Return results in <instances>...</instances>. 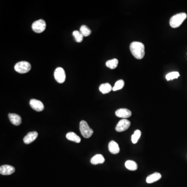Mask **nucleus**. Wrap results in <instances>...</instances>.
Here are the masks:
<instances>
[{
	"instance_id": "obj_1",
	"label": "nucleus",
	"mask_w": 187,
	"mask_h": 187,
	"mask_svg": "<svg viewBox=\"0 0 187 187\" xmlns=\"http://www.w3.org/2000/svg\"><path fill=\"white\" fill-rule=\"evenodd\" d=\"M130 50L132 55L138 59H142L145 56V45L139 42H133L130 45Z\"/></svg>"
},
{
	"instance_id": "obj_2",
	"label": "nucleus",
	"mask_w": 187,
	"mask_h": 187,
	"mask_svg": "<svg viewBox=\"0 0 187 187\" xmlns=\"http://www.w3.org/2000/svg\"><path fill=\"white\" fill-rule=\"evenodd\" d=\"M187 15L185 13H181L175 15L170 19V26L173 28L179 27L187 18Z\"/></svg>"
},
{
	"instance_id": "obj_3",
	"label": "nucleus",
	"mask_w": 187,
	"mask_h": 187,
	"mask_svg": "<svg viewBox=\"0 0 187 187\" xmlns=\"http://www.w3.org/2000/svg\"><path fill=\"white\" fill-rule=\"evenodd\" d=\"M14 69L18 73L24 74L30 71V70L31 69V65L27 61H20L16 63Z\"/></svg>"
},
{
	"instance_id": "obj_4",
	"label": "nucleus",
	"mask_w": 187,
	"mask_h": 187,
	"mask_svg": "<svg viewBox=\"0 0 187 187\" xmlns=\"http://www.w3.org/2000/svg\"><path fill=\"white\" fill-rule=\"evenodd\" d=\"M80 131L82 135L85 138H89L93 135L94 131L85 121H81L80 123Z\"/></svg>"
},
{
	"instance_id": "obj_5",
	"label": "nucleus",
	"mask_w": 187,
	"mask_h": 187,
	"mask_svg": "<svg viewBox=\"0 0 187 187\" xmlns=\"http://www.w3.org/2000/svg\"><path fill=\"white\" fill-rule=\"evenodd\" d=\"M46 24L44 20L39 19L33 22L32 25V29L33 31L37 33H42L45 30Z\"/></svg>"
},
{
	"instance_id": "obj_6",
	"label": "nucleus",
	"mask_w": 187,
	"mask_h": 187,
	"mask_svg": "<svg viewBox=\"0 0 187 187\" xmlns=\"http://www.w3.org/2000/svg\"><path fill=\"white\" fill-rule=\"evenodd\" d=\"M55 80L59 83H63L66 80V73L63 68L58 67L54 71Z\"/></svg>"
},
{
	"instance_id": "obj_7",
	"label": "nucleus",
	"mask_w": 187,
	"mask_h": 187,
	"mask_svg": "<svg viewBox=\"0 0 187 187\" xmlns=\"http://www.w3.org/2000/svg\"><path fill=\"white\" fill-rule=\"evenodd\" d=\"M131 126V122L127 119H122L118 122L116 125L115 130L118 132H122L129 129Z\"/></svg>"
},
{
	"instance_id": "obj_8",
	"label": "nucleus",
	"mask_w": 187,
	"mask_h": 187,
	"mask_svg": "<svg viewBox=\"0 0 187 187\" xmlns=\"http://www.w3.org/2000/svg\"><path fill=\"white\" fill-rule=\"evenodd\" d=\"M30 105L32 108L36 111H42L44 109V105L42 102L37 99H31L30 101Z\"/></svg>"
},
{
	"instance_id": "obj_9",
	"label": "nucleus",
	"mask_w": 187,
	"mask_h": 187,
	"mask_svg": "<svg viewBox=\"0 0 187 187\" xmlns=\"http://www.w3.org/2000/svg\"><path fill=\"white\" fill-rule=\"evenodd\" d=\"M15 171V168L11 165H3L0 167V174L3 175H10Z\"/></svg>"
},
{
	"instance_id": "obj_10",
	"label": "nucleus",
	"mask_w": 187,
	"mask_h": 187,
	"mask_svg": "<svg viewBox=\"0 0 187 187\" xmlns=\"http://www.w3.org/2000/svg\"><path fill=\"white\" fill-rule=\"evenodd\" d=\"M132 112L128 109L122 108L118 109L115 112L116 116L119 118H129L132 115Z\"/></svg>"
},
{
	"instance_id": "obj_11",
	"label": "nucleus",
	"mask_w": 187,
	"mask_h": 187,
	"mask_svg": "<svg viewBox=\"0 0 187 187\" xmlns=\"http://www.w3.org/2000/svg\"><path fill=\"white\" fill-rule=\"evenodd\" d=\"M38 136V133L36 132H31L24 137V142L26 144L28 145L34 142L37 138Z\"/></svg>"
},
{
	"instance_id": "obj_12",
	"label": "nucleus",
	"mask_w": 187,
	"mask_h": 187,
	"mask_svg": "<svg viewBox=\"0 0 187 187\" xmlns=\"http://www.w3.org/2000/svg\"><path fill=\"white\" fill-rule=\"evenodd\" d=\"M8 118L10 119L11 122L16 126H18L21 123V118L19 115L15 113H9L8 114Z\"/></svg>"
},
{
	"instance_id": "obj_13",
	"label": "nucleus",
	"mask_w": 187,
	"mask_h": 187,
	"mask_svg": "<svg viewBox=\"0 0 187 187\" xmlns=\"http://www.w3.org/2000/svg\"><path fill=\"white\" fill-rule=\"evenodd\" d=\"M108 148L109 150L112 154H118L120 151L119 145L113 140H112L109 143Z\"/></svg>"
},
{
	"instance_id": "obj_14",
	"label": "nucleus",
	"mask_w": 187,
	"mask_h": 187,
	"mask_svg": "<svg viewBox=\"0 0 187 187\" xmlns=\"http://www.w3.org/2000/svg\"><path fill=\"white\" fill-rule=\"evenodd\" d=\"M161 177H162V175L160 173H154L147 177L146 181L148 184H152L159 180Z\"/></svg>"
},
{
	"instance_id": "obj_15",
	"label": "nucleus",
	"mask_w": 187,
	"mask_h": 187,
	"mask_svg": "<svg viewBox=\"0 0 187 187\" xmlns=\"http://www.w3.org/2000/svg\"><path fill=\"white\" fill-rule=\"evenodd\" d=\"M105 158L101 154H96L94 156L91 160V163L93 165H96L98 164L104 163L105 162Z\"/></svg>"
},
{
	"instance_id": "obj_16",
	"label": "nucleus",
	"mask_w": 187,
	"mask_h": 187,
	"mask_svg": "<svg viewBox=\"0 0 187 187\" xmlns=\"http://www.w3.org/2000/svg\"><path fill=\"white\" fill-rule=\"evenodd\" d=\"M112 88H113L112 87L111 85H110V84L106 83L101 84L99 86V89L101 93L105 94L110 93V91L112 90Z\"/></svg>"
},
{
	"instance_id": "obj_17",
	"label": "nucleus",
	"mask_w": 187,
	"mask_h": 187,
	"mask_svg": "<svg viewBox=\"0 0 187 187\" xmlns=\"http://www.w3.org/2000/svg\"><path fill=\"white\" fill-rule=\"evenodd\" d=\"M67 139L70 141L75 142L76 143H79L81 142L80 137L73 132H69L66 135Z\"/></svg>"
},
{
	"instance_id": "obj_18",
	"label": "nucleus",
	"mask_w": 187,
	"mask_h": 187,
	"mask_svg": "<svg viewBox=\"0 0 187 187\" xmlns=\"http://www.w3.org/2000/svg\"><path fill=\"white\" fill-rule=\"evenodd\" d=\"M125 166L127 169L133 171L137 170L138 168L137 164L135 162L132 160H128L126 161L125 163Z\"/></svg>"
},
{
	"instance_id": "obj_19",
	"label": "nucleus",
	"mask_w": 187,
	"mask_h": 187,
	"mask_svg": "<svg viewBox=\"0 0 187 187\" xmlns=\"http://www.w3.org/2000/svg\"><path fill=\"white\" fill-rule=\"evenodd\" d=\"M118 60L116 58H114L113 59L108 60L105 63V65L108 68H110L111 69H114L118 66Z\"/></svg>"
},
{
	"instance_id": "obj_20",
	"label": "nucleus",
	"mask_w": 187,
	"mask_h": 187,
	"mask_svg": "<svg viewBox=\"0 0 187 187\" xmlns=\"http://www.w3.org/2000/svg\"><path fill=\"white\" fill-rule=\"evenodd\" d=\"M80 31L83 36H88L91 34V29L85 25H82L81 27Z\"/></svg>"
},
{
	"instance_id": "obj_21",
	"label": "nucleus",
	"mask_w": 187,
	"mask_h": 187,
	"mask_svg": "<svg viewBox=\"0 0 187 187\" xmlns=\"http://www.w3.org/2000/svg\"><path fill=\"white\" fill-rule=\"evenodd\" d=\"M73 35L74 37V39L76 40V42L77 43L82 42L83 40V37L82 33H81L80 31L76 30L73 32Z\"/></svg>"
},
{
	"instance_id": "obj_22",
	"label": "nucleus",
	"mask_w": 187,
	"mask_h": 187,
	"mask_svg": "<svg viewBox=\"0 0 187 187\" xmlns=\"http://www.w3.org/2000/svg\"><path fill=\"white\" fill-rule=\"evenodd\" d=\"M141 131L139 130H136L134 132V133L132 136V142L134 144L137 143L139 139L140 138L141 136Z\"/></svg>"
},
{
	"instance_id": "obj_23",
	"label": "nucleus",
	"mask_w": 187,
	"mask_h": 187,
	"mask_svg": "<svg viewBox=\"0 0 187 187\" xmlns=\"http://www.w3.org/2000/svg\"><path fill=\"white\" fill-rule=\"evenodd\" d=\"M124 86V81L123 80H119L116 81L115 83V86L112 88L113 91H116L118 90H120L123 88Z\"/></svg>"
},
{
	"instance_id": "obj_24",
	"label": "nucleus",
	"mask_w": 187,
	"mask_h": 187,
	"mask_svg": "<svg viewBox=\"0 0 187 187\" xmlns=\"http://www.w3.org/2000/svg\"><path fill=\"white\" fill-rule=\"evenodd\" d=\"M179 76H180V74L178 72H171L167 74L166 76V79L169 81L172 80L174 79H177Z\"/></svg>"
}]
</instances>
